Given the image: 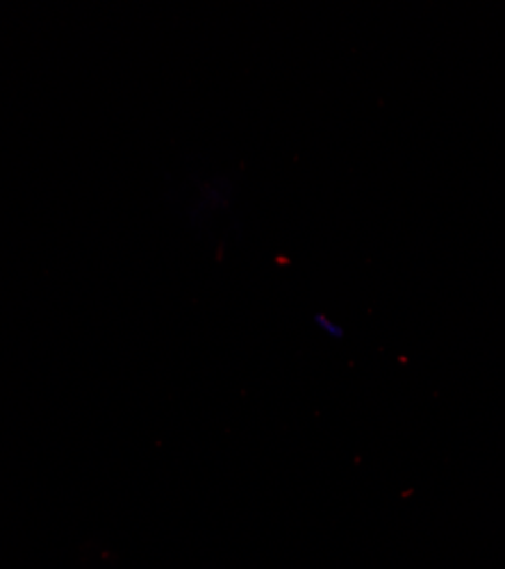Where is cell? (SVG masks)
I'll use <instances>...</instances> for the list:
<instances>
[{
  "label": "cell",
  "mask_w": 505,
  "mask_h": 569,
  "mask_svg": "<svg viewBox=\"0 0 505 569\" xmlns=\"http://www.w3.org/2000/svg\"><path fill=\"white\" fill-rule=\"evenodd\" d=\"M316 323H319L321 328H324L326 333H331L333 338H340V336H342V330H340V328H337V326H335L331 319H326L324 315H319V317H316Z\"/></svg>",
  "instance_id": "1"
}]
</instances>
